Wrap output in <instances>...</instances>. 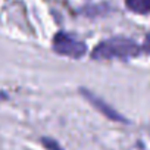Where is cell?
Wrapping results in <instances>:
<instances>
[{"instance_id":"cell-1","label":"cell","mask_w":150,"mask_h":150,"mask_svg":"<svg viewBox=\"0 0 150 150\" xmlns=\"http://www.w3.org/2000/svg\"><path fill=\"white\" fill-rule=\"evenodd\" d=\"M141 53V47L131 38L125 37H113L105 41H100L91 53V57L96 60L105 59H129L138 56Z\"/></svg>"},{"instance_id":"cell-2","label":"cell","mask_w":150,"mask_h":150,"mask_svg":"<svg viewBox=\"0 0 150 150\" xmlns=\"http://www.w3.org/2000/svg\"><path fill=\"white\" fill-rule=\"evenodd\" d=\"M52 46H53V50L57 54L68 56V57H72V59H81L87 52L86 43L74 38L72 35H69V34H66L63 31L57 33L53 37Z\"/></svg>"},{"instance_id":"cell-3","label":"cell","mask_w":150,"mask_h":150,"mask_svg":"<svg viewBox=\"0 0 150 150\" xmlns=\"http://www.w3.org/2000/svg\"><path fill=\"white\" fill-rule=\"evenodd\" d=\"M80 93L83 94V97L94 108V109H97L102 115H105L108 119H110V121H115V122H122V124H127L128 121H127V118H124L119 112H116L112 106H109L103 99H100L99 96H96L93 91H90V90H87V88H80Z\"/></svg>"},{"instance_id":"cell-4","label":"cell","mask_w":150,"mask_h":150,"mask_svg":"<svg viewBox=\"0 0 150 150\" xmlns=\"http://www.w3.org/2000/svg\"><path fill=\"white\" fill-rule=\"evenodd\" d=\"M127 8L135 13H150V0H127Z\"/></svg>"},{"instance_id":"cell-5","label":"cell","mask_w":150,"mask_h":150,"mask_svg":"<svg viewBox=\"0 0 150 150\" xmlns=\"http://www.w3.org/2000/svg\"><path fill=\"white\" fill-rule=\"evenodd\" d=\"M41 143H43V146H44L47 150H63L62 146H60L56 140H53V138L44 137V138H41Z\"/></svg>"},{"instance_id":"cell-6","label":"cell","mask_w":150,"mask_h":150,"mask_svg":"<svg viewBox=\"0 0 150 150\" xmlns=\"http://www.w3.org/2000/svg\"><path fill=\"white\" fill-rule=\"evenodd\" d=\"M141 52L150 54V34L146 37V40H144V43H143V46H141Z\"/></svg>"}]
</instances>
